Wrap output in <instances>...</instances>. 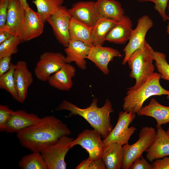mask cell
I'll return each mask as SVG.
<instances>
[{"mask_svg": "<svg viewBox=\"0 0 169 169\" xmlns=\"http://www.w3.org/2000/svg\"><path fill=\"white\" fill-rule=\"evenodd\" d=\"M71 134L66 124L51 115L41 118L37 124L18 132L17 136L23 147L32 152L41 153L62 136Z\"/></svg>", "mask_w": 169, "mask_h": 169, "instance_id": "obj_1", "label": "cell"}, {"mask_svg": "<svg viewBox=\"0 0 169 169\" xmlns=\"http://www.w3.org/2000/svg\"><path fill=\"white\" fill-rule=\"evenodd\" d=\"M98 100L94 98L88 107L81 108L66 100H63L55 110H67L69 115H79L85 119L94 129L101 135L103 139L109 134L113 128L111 122L110 114L113 110L110 101L106 99L104 105L99 107Z\"/></svg>", "mask_w": 169, "mask_h": 169, "instance_id": "obj_2", "label": "cell"}, {"mask_svg": "<svg viewBox=\"0 0 169 169\" xmlns=\"http://www.w3.org/2000/svg\"><path fill=\"white\" fill-rule=\"evenodd\" d=\"M160 79V74L154 72L140 87L133 90H128L123 99V110L136 114L143 106L145 101L152 96L166 95L169 99V90L161 85Z\"/></svg>", "mask_w": 169, "mask_h": 169, "instance_id": "obj_3", "label": "cell"}, {"mask_svg": "<svg viewBox=\"0 0 169 169\" xmlns=\"http://www.w3.org/2000/svg\"><path fill=\"white\" fill-rule=\"evenodd\" d=\"M154 52L146 41L143 48L136 50L130 56L127 62L131 70L129 75L135 79L136 82L133 86L128 89V90H133L139 88L154 73Z\"/></svg>", "mask_w": 169, "mask_h": 169, "instance_id": "obj_4", "label": "cell"}, {"mask_svg": "<svg viewBox=\"0 0 169 169\" xmlns=\"http://www.w3.org/2000/svg\"><path fill=\"white\" fill-rule=\"evenodd\" d=\"M156 133L155 128L152 127H142L136 142L132 145L128 143L123 145L124 155L122 169H129L133 161L146 151L152 144Z\"/></svg>", "mask_w": 169, "mask_h": 169, "instance_id": "obj_5", "label": "cell"}, {"mask_svg": "<svg viewBox=\"0 0 169 169\" xmlns=\"http://www.w3.org/2000/svg\"><path fill=\"white\" fill-rule=\"evenodd\" d=\"M74 140V138L67 136H62L55 143L41 151L48 169L66 168L65 157L71 149L69 145Z\"/></svg>", "mask_w": 169, "mask_h": 169, "instance_id": "obj_6", "label": "cell"}, {"mask_svg": "<svg viewBox=\"0 0 169 169\" xmlns=\"http://www.w3.org/2000/svg\"><path fill=\"white\" fill-rule=\"evenodd\" d=\"M136 117V113L132 112L124 111L120 112L115 127L109 135L103 140L105 147L113 143L122 146L128 143L131 137L136 129L135 127H129Z\"/></svg>", "mask_w": 169, "mask_h": 169, "instance_id": "obj_7", "label": "cell"}, {"mask_svg": "<svg viewBox=\"0 0 169 169\" xmlns=\"http://www.w3.org/2000/svg\"><path fill=\"white\" fill-rule=\"evenodd\" d=\"M101 135L94 129H86L78 135L70 143V148L79 145L85 149L89 154V158L96 161L101 158L105 146Z\"/></svg>", "mask_w": 169, "mask_h": 169, "instance_id": "obj_8", "label": "cell"}, {"mask_svg": "<svg viewBox=\"0 0 169 169\" xmlns=\"http://www.w3.org/2000/svg\"><path fill=\"white\" fill-rule=\"evenodd\" d=\"M66 63L65 56L59 52H44L40 56L34 72L39 80L48 81L50 76L59 70Z\"/></svg>", "mask_w": 169, "mask_h": 169, "instance_id": "obj_9", "label": "cell"}, {"mask_svg": "<svg viewBox=\"0 0 169 169\" xmlns=\"http://www.w3.org/2000/svg\"><path fill=\"white\" fill-rule=\"evenodd\" d=\"M71 17L68 9L62 5L46 20L57 40L65 48L68 46L70 40L69 27Z\"/></svg>", "mask_w": 169, "mask_h": 169, "instance_id": "obj_10", "label": "cell"}, {"mask_svg": "<svg viewBox=\"0 0 169 169\" xmlns=\"http://www.w3.org/2000/svg\"><path fill=\"white\" fill-rule=\"evenodd\" d=\"M153 24L152 20L148 15H144L138 19L136 26L133 30L129 42L123 49L125 56L123 65L127 63L130 56L136 50L144 47L146 33Z\"/></svg>", "mask_w": 169, "mask_h": 169, "instance_id": "obj_11", "label": "cell"}, {"mask_svg": "<svg viewBox=\"0 0 169 169\" xmlns=\"http://www.w3.org/2000/svg\"><path fill=\"white\" fill-rule=\"evenodd\" d=\"M25 19V8L21 5L20 0H10L6 24L3 27L12 35L19 37L23 42Z\"/></svg>", "mask_w": 169, "mask_h": 169, "instance_id": "obj_12", "label": "cell"}, {"mask_svg": "<svg viewBox=\"0 0 169 169\" xmlns=\"http://www.w3.org/2000/svg\"><path fill=\"white\" fill-rule=\"evenodd\" d=\"M122 56L117 49L111 47L102 46H93L91 47L86 57L93 62L105 75L109 73L108 65L115 57Z\"/></svg>", "mask_w": 169, "mask_h": 169, "instance_id": "obj_13", "label": "cell"}, {"mask_svg": "<svg viewBox=\"0 0 169 169\" xmlns=\"http://www.w3.org/2000/svg\"><path fill=\"white\" fill-rule=\"evenodd\" d=\"M68 11L72 17L91 27L100 18L95 2L92 1L77 2Z\"/></svg>", "mask_w": 169, "mask_h": 169, "instance_id": "obj_14", "label": "cell"}, {"mask_svg": "<svg viewBox=\"0 0 169 169\" xmlns=\"http://www.w3.org/2000/svg\"><path fill=\"white\" fill-rule=\"evenodd\" d=\"M14 78L18 102L23 103L27 96L28 88L33 81L32 74L25 61L20 60L15 64Z\"/></svg>", "mask_w": 169, "mask_h": 169, "instance_id": "obj_15", "label": "cell"}, {"mask_svg": "<svg viewBox=\"0 0 169 169\" xmlns=\"http://www.w3.org/2000/svg\"><path fill=\"white\" fill-rule=\"evenodd\" d=\"M41 119L37 115L28 113L24 110L13 111L4 131L7 133H17L37 124Z\"/></svg>", "mask_w": 169, "mask_h": 169, "instance_id": "obj_16", "label": "cell"}, {"mask_svg": "<svg viewBox=\"0 0 169 169\" xmlns=\"http://www.w3.org/2000/svg\"><path fill=\"white\" fill-rule=\"evenodd\" d=\"M154 140L146 151V159L150 162L169 156V137L161 125H156Z\"/></svg>", "mask_w": 169, "mask_h": 169, "instance_id": "obj_17", "label": "cell"}, {"mask_svg": "<svg viewBox=\"0 0 169 169\" xmlns=\"http://www.w3.org/2000/svg\"><path fill=\"white\" fill-rule=\"evenodd\" d=\"M91 47L82 42L70 40L68 46L65 48V59L67 63L74 62L82 70L86 68L85 60Z\"/></svg>", "mask_w": 169, "mask_h": 169, "instance_id": "obj_18", "label": "cell"}, {"mask_svg": "<svg viewBox=\"0 0 169 169\" xmlns=\"http://www.w3.org/2000/svg\"><path fill=\"white\" fill-rule=\"evenodd\" d=\"M24 41H28L40 35L44 30V23L37 12L29 6L25 8Z\"/></svg>", "mask_w": 169, "mask_h": 169, "instance_id": "obj_19", "label": "cell"}, {"mask_svg": "<svg viewBox=\"0 0 169 169\" xmlns=\"http://www.w3.org/2000/svg\"><path fill=\"white\" fill-rule=\"evenodd\" d=\"M75 74V67L69 63H66L52 75L47 81L50 86L58 90L69 91L72 86V79Z\"/></svg>", "mask_w": 169, "mask_h": 169, "instance_id": "obj_20", "label": "cell"}, {"mask_svg": "<svg viewBox=\"0 0 169 169\" xmlns=\"http://www.w3.org/2000/svg\"><path fill=\"white\" fill-rule=\"evenodd\" d=\"M136 114L139 116L145 115L154 118L158 125L169 123V107L161 104L153 98L147 105L142 106Z\"/></svg>", "mask_w": 169, "mask_h": 169, "instance_id": "obj_21", "label": "cell"}, {"mask_svg": "<svg viewBox=\"0 0 169 169\" xmlns=\"http://www.w3.org/2000/svg\"><path fill=\"white\" fill-rule=\"evenodd\" d=\"M133 30L131 19L125 15L109 32L105 40L117 44H124L129 40Z\"/></svg>", "mask_w": 169, "mask_h": 169, "instance_id": "obj_22", "label": "cell"}, {"mask_svg": "<svg viewBox=\"0 0 169 169\" xmlns=\"http://www.w3.org/2000/svg\"><path fill=\"white\" fill-rule=\"evenodd\" d=\"M95 4L100 18L109 19L118 22L124 17V11L118 1L97 0Z\"/></svg>", "mask_w": 169, "mask_h": 169, "instance_id": "obj_23", "label": "cell"}, {"mask_svg": "<svg viewBox=\"0 0 169 169\" xmlns=\"http://www.w3.org/2000/svg\"><path fill=\"white\" fill-rule=\"evenodd\" d=\"M124 155L123 146L113 143L105 148L101 158L106 169L121 168Z\"/></svg>", "mask_w": 169, "mask_h": 169, "instance_id": "obj_24", "label": "cell"}, {"mask_svg": "<svg viewBox=\"0 0 169 169\" xmlns=\"http://www.w3.org/2000/svg\"><path fill=\"white\" fill-rule=\"evenodd\" d=\"M117 23L112 19L100 18L92 27L91 38L93 46H102L107 35Z\"/></svg>", "mask_w": 169, "mask_h": 169, "instance_id": "obj_25", "label": "cell"}, {"mask_svg": "<svg viewBox=\"0 0 169 169\" xmlns=\"http://www.w3.org/2000/svg\"><path fill=\"white\" fill-rule=\"evenodd\" d=\"M92 27L72 17L69 27L70 40L80 41L92 47Z\"/></svg>", "mask_w": 169, "mask_h": 169, "instance_id": "obj_26", "label": "cell"}, {"mask_svg": "<svg viewBox=\"0 0 169 169\" xmlns=\"http://www.w3.org/2000/svg\"><path fill=\"white\" fill-rule=\"evenodd\" d=\"M37 12L45 23L47 19L62 5L63 0H33Z\"/></svg>", "mask_w": 169, "mask_h": 169, "instance_id": "obj_27", "label": "cell"}, {"mask_svg": "<svg viewBox=\"0 0 169 169\" xmlns=\"http://www.w3.org/2000/svg\"><path fill=\"white\" fill-rule=\"evenodd\" d=\"M18 164L21 169H48L40 153L33 152L24 155Z\"/></svg>", "mask_w": 169, "mask_h": 169, "instance_id": "obj_28", "label": "cell"}, {"mask_svg": "<svg viewBox=\"0 0 169 169\" xmlns=\"http://www.w3.org/2000/svg\"><path fill=\"white\" fill-rule=\"evenodd\" d=\"M14 67L15 64L11 63L9 70L0 76V88L9 92L14 100L18 101V97L14 78Z\"/></svg>", "mask_w": 169, "mask_h": 169, "instance_id": "obj_29", "label": "cell"}, {"mask_svg": "<svg viewBox=\"0 0 169 169\" xmlns=\"http://www.w3.org/2000/svg\"><path fill=\"white\" fill-rule=\"evenodd\" d=\"M22 42L19 37L13 35L0 44V59L16 54L18 51V46Z\"/></svg>", "mask_w": 169, "mask_h": 169, "instance_id": "obj_30", "label": "cell"}, {"mask_svg": "<svg viewBox=\"0 0 169 169\" xmlns=\"http://www.w3.org/2000/svg\"><path fill=\"white\" fill-rule=\"evenodd\" d=\"M153 57L156 69L161 74V79L169 81V64L166 55L162 52L154 51Z\"/></svg>", "mask_w": 169, "mask_h": 169, "instance_id": "obj_31", "label": "cell"}, {"mask_svg": "<svg viewBox=\"0 0 169 169\" xmlns=\"http://www.w3.org/2000/svg\"><path fill=\"white\" fill-rule=\"evenodd\" d=\"M76 169H105V165L101 158L96 161L88 158L81 161L75 167Z\"/></svg>", "mask_w": 169, "mask_h": 169, "instance_id": "obj_32", "label": "cell"}, {"mask_svg": "<svg viewBox=\"0 0 169 169\" xmlns=\"http://www.w3.org/2000/svg\"><path fill=\"white\" fill-rule=\"evenodd\" d=\"M140 2H151L154 3L155 9L158 12L164 22L168 19V17L166 13V10L167 7L169 0H138Z\"/></svg>", "mask_w": 169, "mask_h": 169, "instance_id": "obj_33", "label": "cell"}, {"mask_svg": "<svg viewBox=\"0 0 169 169\" xmlns=\"http://www.w3.org/2000/svg\"><path fill=\"white\" fill-rule=\"evenodd\" d=\"M13 111L8 105H0V131H4L6 124Z\"/></svg>", "mask_w": 169, "mask_h": 169, "instance_id": "obj_34", "label": "cell"}, {"mask_svg": "<svg viewBox=\"0 0 169 169\" xmlns=\"http://www.w3.org/2000/svg\"><path fill=\"white\" fill-rule=\"evenodd\" d=\"M129 169H153V167L151 164L142 156L133 161Z\"/></svg>", "mask_w": 169, "mask_h": 169, "instance_id": "obj_35", "label": "cell"}, {"mask_svg": "<svg viewBox=\"0 0 169 169\" xmlns=\"http://www.w3.org/2000/svg\"><path fill=\"white\" fill-rule=\"evenodd\" d=\"M10 0H0V27L4 26Z\"/></svg>", "mask_w": 169, "mask_h": 169, "instance_id": "obj_36", "label": "cell"}, {"mask_svg": "<svg viewBox=\"0 0 169 169\" xmlns=\"http://www.w3.org/2000/svg\"><path fill=\"white\" fill-rule=\"evenodd\" d=\"M151 165L153 169H169V156L156 160Z\"/></svg>", "mask_w": 169, "mask_h": 169, "instance_id": "obj_37", "label": "cell"}, {"mask_svg": "<svg viewBox=\"0 0 169 169\" xmlns=\"http://www.w3.org/2000/svg\"><path fill=\"white\" fill-rule=\"evenodd\" d=\"M12 56L0 59V76L8 72L11 68Z\"/></svg>", "mask_w": 169, "mask_h": 169, "instance_id": "obj_38", "label": "cell"}, {"mask_svg": "<svg viewBox=\"0 0 169 169\" xmlns=\"http://www.w3.org/2000/svg\"><path fill=\"white\" fill-rule=\"evenodd\" d=\"M13 35L3 27H0V44Z\"/></svg>", "mask_w": 169, "mask_h": 169, "instance_id": "obj_39", "label": "cell"}, {"mask_svg": "<svg viewBox=\"0 0 169 169\" xmlns=\"http://www.w3.org/2000/svg\"><path fill=\"white\" fill-rule=\"evenodd\" d=\"M21 5L24 8L29 6L27 0H20Z\"/></svg>", "mask_w": 169, "mask_h": 169, "instance_id": "obj_40", "label": "cell"}, {"mask_svg": "<svg viewBox=\"0 0 169 169\" xmlns=\"http://www.w3.org/2000/svg\"><path fill=\"white\" fill-rule=\"evenodd\" d=\"M168 8L169 10V7H168ZM168 25L167 27V29H166V32L167 33L169 34V18H168Z\"/></svg>", "mask_w": 169, "mask_h": 169, "instance_id": "obj_41", "label": "cell"}, {"mask_svg": "<svg viewBox=\"0 0 169 169\" xmlns=\"http://www.w3.org/2000/svg\"><path fill=\"white\" fill-rule=\"evenodd\" d=\"M166 133L169 137V125L167 131H166Z\"/></svg>", "mask_w": 169, "mask_h": 169, "instance_id": "obj_42", "label": "cell"}]
</instances>
